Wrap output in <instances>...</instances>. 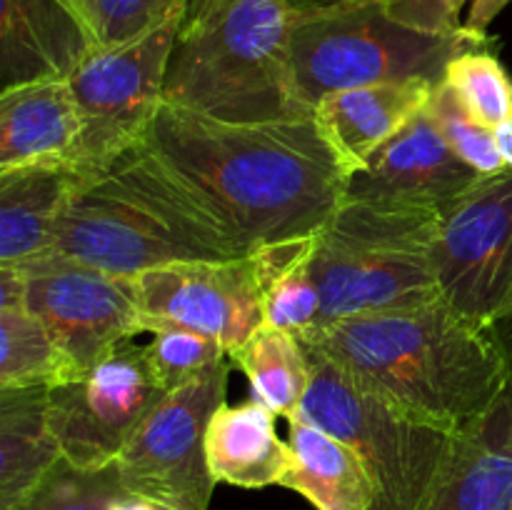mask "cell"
<instances>
[{"instance_id": "cell-1", "label": "cell", "mask_w": 512, "mask_h": 510, "mask_svg": "<svg viewBox=\"0 0 512 510\" xmlns=\"http://www.w3.org/2000/svg\"><path fill=\"white\" fill-rule=\"evenodd\" d=\"M145 143L223 215L248 250L318 233L350 180L315 113L228 123L163 103Z\"/></svg>"}, {"instance_id": "cell-2", "label": "cell", "mask_w": 512, "mask_h": 510, "mask_svg": "<svg viewBox=\"0 0 512 510\" xmlns=\"http://www.w3.org/2000/svg\"><path fill=\"white\" fill-rule=\"evenodd\" d=\"M298 335L363 390L455 433L488 413L512 380L490 328L445 300L325 320Z\"/></svg>"}, {"instance_id": "cell-3", "label": "cell", "mask_w": 512, "mask_h": 510, "mask_svg": "<svg viewBox=\"0 0 512 510\" xmlns=\"http://www.w3.org/2000/svg\"><path fill=\"white\" fill-rule=\"evenodd\" d=\"M248 253L223 215L143 140L80 185L50 255L135 278L163 265Z\"/></svg>"}, {"instance_id": "cell-4", "label": "cell", "mask_w": 512, "mask_h": 510, "mask_svg": "<svg viewBox=\"0 0 512 510\" xmlns=\"http://www.w3.org/2000/svg\"><path fill=\"white\" fill-rule=\"evenodd\" d=\"M290 0H190L163 103L228 123L308 118L293 65Z\"/></svg>"}, {"instance_id": "cell-5", "label": "cell", "mask_w": 512, "mask_h": 510, "mask_svg": "<svg viewBox=\"0 0 512 510\" xmlns=\"http://www.w3.org/2000/svg\"><path fill=\"white\" fill-rule=\"evenodd\" d=\"M438 215L435 210L343 198L318 233L313 258L318 323L443 300L433 263Z\"/></svg>"}, {"instance_id": "cell-6", "label": "cell", "mask_w": 512, "mask_h": 510, "mask_svg": "<svg viewBox=\"0 0 512 510\" xmlns=\"http://www.w3.org/2000/svg\"><path fill=\"white\" fill-rule=\"evenodd\" d=\"M488 40L475 35H433L390 18L383 3L335 0L298 10L293 65L300 98L315 105L330 93L363 85L428 80L440 83L450 60Z\"/></svg>"}, {"instance_id": "cell-7", "label": "cell", "mask_w": 512, "mask_h": 510, "mask_svg": "<svg viewBox=\"0 0 512 510\" xmlns=\"http://www.w3.org/2000/svg\"><path fill=\"white\" fill-rule=\"evenodd\" d=\"M310 390L298 418L328 430L360 455L373 480V510H425L455 445V430L393 408L355 385L315 350Z\"/></svg>"}, {"instance_id": "cell-8", "label": "cell", "mask_w": 512, "mask_h": 510, "mask_svg": "<svg viewBox=\"0 0 512 510\" xmlns=\"http://www.w3.org/2000/svg\"><path fill=\"white\" fill-rule=\"evenodd\" d=\"M185 10L128 43L95 50L70 78L83 123L73 165L85 180L148 138L163 108L165 73Z\"/></svg>"}, {"instance_id": "cell-9", "label": "cell", "mask_w": 512, "mask_h": 510, "mask_svg": "<svg viewBox=\"0 0 512 510\" xmlns=\"http://www.w3.org/2000/svg\"><path fill=\"white\" fill-rule=\"evenodd\" d=\"M233 360L170 390L130 438L115 475L125 493L163 510H210L215 485L208 463V425L225 403Z\"/></svg>"}, {"instance_id": "cell-10", "label": "cell", "mask_w": 512, "mask_h": 510, "mask_svg": "<svg viewBox=\"0 0 512 510\" xmlns=\"http://www.w3.org/2000/svg\"><path fill=\"white\" fill-rule=\"evenodd\" d=\"M440 295L453 310L493 328L512 308V170L478 183L440 210L433 245Z\"/></svg>"}, {"instance_id": "cell-11", "label": "cell", "mask_w": 512, "mask_h": 510, "mask_svg": "<svg viewBox=\"0 0 512 510\" xmlns=\"http://www.w3.org/2000/svg\"><path fill=\"white\" fill-rule=\"evenodd\" d=\"M143 345L123 340L95 368L48 390L50 428L65 463L78 470H108L140 425L165 398Z\"/></svg>"}, {"instance_id": "cell-12", "label": "cell", "mask_w": 512, "mask_h": 510, "mask_svg": "<svg viewBox=\"0 0 512 510\" xmlns=\"http://www.w3.org/2000/svg\"><path fill=\"white\" fill-rule=\"evenodd\" d=\"M25 273V308L40 318L75 373L95 368L123 340L140 335L135 278L88 268L60 255L18 265Z\"/></svg>"}, {"instance_id": "cell-13", "label": "cell", "mask_w": 512, "mask_h": 510, "mask_svg": "<svg viewBox=\"0 0 512 510\" xmlns=\"http://www.w3.org/2000/svg\"><path fill=\"white\" fill-rule=\"evenodd\" d=\"M145 318L188 325L218 340L233 355L260 325L263 295L253 258L173 263L135 275Z\"/></svg>"}, {"instance_id": "cell-14", "label": "cell", "mask_w": 512, "mask_h": 510, "mask_svg": "<svg viewBox=\"0 0 512 510\" xmlns=\"http://www.w3.org/2000/svg\"><path fill=\"white\" fill-rule=\"evenodd\" d=\"M478 180L425 108L348 180L345 198L440 213Z\"/></svg>"}, {"instance_id": "cell-15", "label": "cell", "mask_w": 512, "mask_h": 510, "mask_svg": "<svg viewBox=\"0 0 512 510\" xmlns=\"http://www.w3.org/2000/svg\"><path fill=\"white\" fill-rule=\"evenodd\" d=\"M95 50L93 33L65 0H0L3 90L70 80Z\"/></svg>"}, {"instance_id": "cell-16", "label": "cell", "mask_w": 512, "mask_h": 510, "mask_svg": "<svg viewBox=\"0 0 512 510\" xmlns=\"http://www.w3.org/2000/svg\"><path fill=\"white\" fill-rule=\"evenodd\" d=\"M425 510H512V380L488 413L455 435Z\"/></svg>"}, {"instance_id": "cell-17", "label": "cell", "mask_w": 512, "mask_h": 510, "mask_svg": "<svg viewBox=\"0 0 512 510\" xmlns=\"http://www.w3.org/2000/svg\"><path fill=\"white\" fill-rule=\"evenodd\" d=\"M85 183L73 163L0 170V265H23L55 250L60 220Z\"/></svg>"}, {"instance_id": "cell-18", "label": "cell", "mask_w": 512, "mask_h": 510, "mask_svg": "<svg viewBox=\"0 0 512 510\" xmlns=\"http://www.w3.org/2000/svg\"><path fill=\"white\" fill-rule=\"evenodd\" d=\"M435 85L428 80L363 85L325 95L315 105V120L348 165L350 178L428 108Z\"/></svg>"}, {"instance_id": "cell-19", "label": "cell", "mask_w": 512, "mask_h": 510, "mask_svg": "<svg viewBox=\"0 0 512 510\" xmlns=\"http://www.w3.org/2000/svg\"><path fill=\"white\" fill-rule=\"evenodd\" d=\"M80 128L70 80H38L0 90V170L73 163Z\"/></svg>"}, {"instance_id": "cell-20", "label": "cell", "mask_w": 512, "mask_h": 510, "mask_svg": "<svg viewBox=\"0 0 512 510\" xmlns=\"http://www.w3.org/2000/svg\"><path fill=\"white\" fill-rule=\"evenodd\" d=\"M278 415L260 400L223 403L208 425V463L218 483L245 490L280 485L293 465L290 443L275 430Z\"/></svg>"}, {"instance_id": "cell-21", "label": "cell", "mask_w": 512, "mask_h": 510, "mask_svg": "<svg viewBox=\"0 0 512 510\" xmlns=\"http://www.w3.org/2000/svg\"><path fill=\"white\" fill-rule=\"evenodd\" d=\"M45 385L0 388V510H13L65 463Z\"/></svg>"}, {"instance_id": "cell-22", "label": "cell", "mask_w": 512, "mask_h": 510, "mask_svg": "<svg viewBox=\"0 0 512 510\" xmlns=\"http://www.w3.org/2000/svg\"><path fill=\"white\" fill-rule=\"evenodd\" d=\"M288 423L293 465L280 485L303 495L315 510H373V480L360 455L308 420Z\"/></svg>"}, {"instance_id": "cell-23", "label": "cell", "mask_w": 512, "mask_h": 510, "mask_svg": "<svg viewBox=\"0 0 512 510\" xmlns=\"http://www.w3.org/2000/svg\"><path fill=\"white\" fill-rule=\"evenodd\" d=\"M318 233L275 240L250 250L263 295L265 325L303 333L320 320V293L313 278Z\"/></svg>"}, {"instance_id": "cell-24", "label": "cell", "mask_w": 512, "mask_h": 510, "mask_svg": "<svg viewBox=\"0 0 512 510\" xmlns=\"http://www.w3.org/2000/svg\"><path fill=\"white\" fill-rule=\"evenodd\" d=\"M230 360L250 380L253 400L268 405L280 418H298L313 378L308 350L298 333L263 323Z\"/></svg>"}, {"instance_id": "cell-25", "label": "cell", "mask_w": 512, "mask_h": 510, "mask_svg": "<svg viewBox=\"0 0 512 510\" xmlns=\"http://www.w3.org/2000/svg\"><path fill=\"white\" fill-rule=\"evenodd\" d=\"M73 378V363L40 318L28 308L0 310V388H53Z\"/></svg>"}, {"instance_id": "cell-26", "label": "cell", "mask_w": 512, "mask_h": 510, "mask_svg": "<svg viewBox=\"0 0 512 510\" xmlns=\"http://www.w3.org/2000/svg\"><path fill=\"white\" fill-rule=\"evenodd\" d=\"M140 333L150 335V343L143 345L145 358L165 393L230 360L228 350L218 340L188 328V325L173 323V320L145 318L143 315Z\"/></svg>"}, {"instance_id": "cell-27", "label": "cell", "mask_w": 512, "mask_h": 510, "mask_svg": "<svg viewBox=\"0 0 512 510\" xmlns=\"http://www.w3.org/2000/svg\"><path fill=\"white\" fill-rule=\"evenodd\" d=\"M473 118L488 128H498L512 118V78L495 58L483 48H470L455 55L443 75Z\"/></svg>"}, {"instance_id": "cell-28", "label": "cell", "mask_w": 512, "mask_h": 510, "mask_svg": "<svg viewBox=\"0 0 512 510\" xmlns=\"http://www.w3.org/2000/svg\"><path fill=\"white\" fill-rule=\"evenodd\" d=\"M88 25L98 48L123 45L148 33L170 15L188 8L190 0H65Z\"/></svg>"}, {"instance_id": "cell-29", "label": "cell", "mask_w": 512, "mask_h": 510, "mask_svg": "<svg viewBox=\"0 0 512 510\" xmlns=\"http://www.w3.org/2000/svg\"><path fill=\"white\" fill-rule=\"evenodd\" d=\"M428 110L430 115H433L435 125L440 128V133H443V138L448 140L450 148H453L470 168L478 170L480 175L505 170V160L503 155H500L495 130L488 128L485 123H480L478 118H473L470 110L463 105V100L455 95V90L450 88L445 80H440L433 88Z\"/></svg>"}, {"instance_id": "cell-30", "label": "cell", "mask_w": 512, "mask_h": 510, "mask_svg": "<svg viewBox=\"0 0 512 510\" xmlns=\"http://www.w3.org/2000/svg\"><path fill=\"white\" fill-rule=\"evenodd\" d=\"M120 493L115 468L88 473L63 463L13 510H108Z\"/></svg>"}, {"instance_id": "cell-31", "label": "cell", "mask_w": 512, "mask_h": 510, "mask_svg": "<svg viewBox=\"0 0 512 510\" xmlns=\"http://www.w3.org/2000/svg\"><path fill=\"white\" fill-rule=\"evenodd\" d=\"M390 18L413 30L433 35H463L460 13L468 0H388L383 3Z\"/></svg>"}, {"instance_id": "cell-32", "label": "cell", "mask_w": 512, "mask_h": 510, "mask_svg": "<svg viewBox=\"0 0 512 510\" xmlns=\"http://www.w3.org/2000/svg\"><path fill=\"white\" fill-rule=\"evenodd\" d=\"M510 3L512 0H468V15L463 20V28L475 38L488 40V28Z\"/></svg>"}, {"instance_id": "cell-33", "label": "cell", "mask_w": 512, "mask_h": 510, "mask_svg": "<svg viewBox=\"0 0 512 510\" xmlns=\"http://www.w3.org/2000/svg\"><path fill=\"white\" fill-rule=\"evenodd\" d=\"M490 333H493V338L498 340L500 350H503L505 360H508V365H510V373H512V308L498 320V323L493 325V328H490Z\"/></svg>"}, {"instance_id": "cell-34", "label": "cell", "mask_w": 512, "mask_h": 510, "mask_svg": "<svg viewBox=\"0 0 512 510\" xmlns=\"http://www.w3.org/2000/svg\"><path fill=\"white\" fill-rule=\"evenodd\" d=\"M108 510H163V508H160V505H155V503H150V500L135 498V495L125 493V490H123V493H120L118 498L110 503Z\"/></svg>"}, {"instance_id": "cell-35", "label": "cell", "mask_w": 512, "mask_h": 510, "mask_svg": "<svg viewBox=\"0 0 512 510\" xmlns=\"http://www.w3.org/2000/svg\"><path fill=\"white\" fill-rule=\"evenodd\" d=\"M495 138H498V148L505 160V168L512 170V118L495 128Z\"/></svg>"}, {"instance_id": "cell-36", "label": "cell", "mask_w": 512, "mask_h": 510, "mask_svg": "<svg viewBox=\"0 0 512 510\" xmlns=\"http://www.w3.org/2000/svg\"><path fill=\"white\" fill-rule=\"evenodd\" d=\"M295 10H310V8H320V5H330L335 0H290Z\"/></svg>"}, {"instance_id": "cell-37", "label": "cell", "mask_w": 512, "mask_h": 510, "mask_svg": "<svg viewBox=\"0 0 512 510\" xmlns=\"http://www.w3.org/2000/svg\"><path fill=\"white\" fill-rule=\"evenodd\" d=\"M355 3H388V0H355Z\"/></svg>"}]
</instances>
